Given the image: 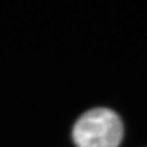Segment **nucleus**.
<instances>
[{
  "label": "nucleus",
  "instance_id": "1",
  "mask_svg": "<svg viewBox=\"0 0 147 147\" xmlns=\"http://www.w3.org/2000/svg\"><path fill=\"white\" fill-rule=\"evenodd\" d=\"M123 132V123L115 112L94 108L79 118L72 129V139L77 147H118Z\"/></svg>",
  "mask_w": 147,
  "mask_h": 147
}]
</instances>
